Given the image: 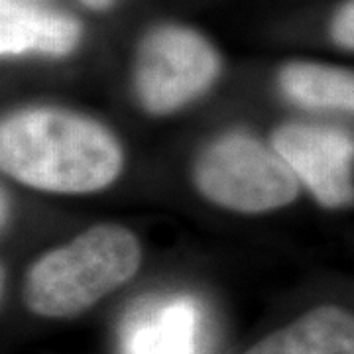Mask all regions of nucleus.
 Masks as SVG:
<instances>
[{
  "mask_svg": "<svg viewBox=\"0 0 354 354\" xmlns=\"http://www.w3.org/2000/svg\"><path fill=\"white\" fill-rule=\"evenodd\" d=\"M0 162L8 176L36 189L88 193L120 174L122 153L101 124L64 111H26L0 128Z\"/></svg>",
  "mask_w": 354,
  "mask_h": 354,
  "instance_id": "obj_1",
  "label": "nucleus"
},
{
  "mask_svg": "<svg viewBox=\"0 0 354 354\" xmlns=\"http://www.w3.org/2000/svg\"><path fill=\"white\" fill-rule=\"evenodd\" d=\"M140 258L138 241L124 227L88 228L32 266L24 283V301L36 315H79L132 278Z\"/></svg>",
  "mask_w": 354,
  "mask_h": 354,
  "instance_id": "obj_2",
  "label": "nucleus"
},
{
  "mask_svg": "<svg viewBox=\"0 0 354 354\" xmlns=\"http://www.w3.org/2000/svg\"><path fill=\"white\" fill-rule=\"evenodd\" d=\"M195 181L211 201L242 211L264 213L297 197V176L278 152L246 136H228L203 153Z\"/></svg>",
  "mask_w": 354,
  "mask_h": 354,
  "instance_id": "obj_3",
  "label": "nucleus"
},
{
  "mask_svg": "<svg viewBox=\"0 0 354 354\" xmlns=\"http://www.w3.org/2000/svg\"><path fill=\"white\" fill-rule=\"evenodd\" d=\"M218 57L197 32L164 26L140 44L134 83L140 102L153 114H167L187 104L213 83Z\"/></svg>",
  "mask_w": 354,
  "mask_h": 354,
  "instance_id": "obj_4",
  "label": "nucleus"
},
{
  "mask_svg": "<svg viewBox=\"0 0 354 354\" xmlns=\"http://www.w3.org/2000/svg\"><path fill=\"white\" fill-rule=\"evenodd\" d=\"M274 150L325 207L354 201V140L330 128L288 124L274 136Z\"/></svg>",
  "mask_w": 354,
  "mask_h": 354,
  "instance_id": "obj_5",
  "label": "nucleus"
},
{
  "mask_svg": "<svg viewBox=\"0 0 354 354\" xmlns=\"http://www.w3.org/2000/svg\"><path fill=\"white\" fill-rule=\"evenodd\" d=\"M244 354H354V315L335 305L317 307Z\"/></svg>",
  "mask_w": 354,
  "mask_h": 354,
  "instance_id": "obj_6",
  "label": "nucleus"
},
{
  "mask_svg": "<svg viewBox=\"0 0 354 354\" xmlns=\"http://www.w3.org/2000/svg\"><path fill=\"white\" fill-rule=\"evenodd\" d=\"M81 28L73 18L24 6L16 0H2L0 14V50L4 55L39 51L65 55L73 50Z\"/></svg>",
  "mask_w": 354,
  "mask_h": 354,
  "instance_id": "obj_7",
  "label": "nucleus"
},
{
  "mask_svg": "<svg viewBox=\"0 0 354 354\" xmlns=\"http://www.w3.org/2000/svg\"><path fill=\"white\" fill-rule=\"evenodd\" d=\"M197 335L199 309L191 299H176L128 325L124 354H197Z\"/></svg>",
  "mask_w": 354,
  "mask_h": 354,
  "instance_id": "obj_8",
  "label": "nucleus"
},
{
  "mask_svg": "<svg viewBox=\"0 0 354 354\" xmlns=\"http://www.w3.org/2000/svg\"><path fill=\"white\" fill-rule=\"evenodd\" d=\"M279 83L297 104L354 114V71L351 69L295 62L281 69Z\"/></svg>",
  "mask_w": 354,
  "mask_h": 354,
  "instance_id": "obj_9",
  "label": "nucleus"
},
{
  "mask_svg": "<svg viewBox=\"0 0 354 354\" xmlns=\"http://www.w3.org/2000/svg\"><path fill=\"white\" fill-rule=\"evenodd\" d=\"M333 39L346 50H354V0H348L341 10L335 14L330 26Z\"/></svg>",
  "mask_w": 354,
  "mask_h": 354,
  "instance_id": "obj_10",
  "label": "nucleus"
},
{
  "mask_svg": "<svg viewBox=\"0 0 354 354\" xmlns=\"http://www.w3.org/2000/svg\"><path fill=\"white\" fill-rule=\"evenodd\" d=\"M87 6L95 8V10H102V8H109L113 4V0H83Z\"/></svg>",
  "mask_w": 354,
  "mask_h": 354,
  "instance_id": "obj_11",
  "label": "nucleus"
}]
</instances>
